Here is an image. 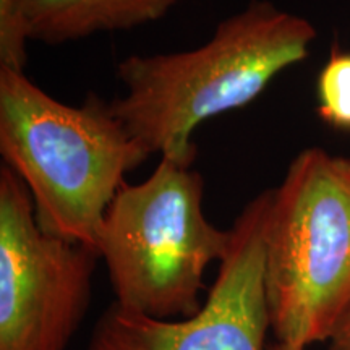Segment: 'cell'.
Returning <instances> with one entry per match:
<instances>
[{
    "label": "cell",
    "mask_w": 350,
    "mask_h": 350,
    "mask_svg": "<svg viewBox=\"0 0 350 350\" xmlns=\"http://www.w3.org/2000/svg\"><path fill=\"white\" fill-rule=\"evenodd\" d=\"M317 36L304 16L250 0L203 46L122 60L117 77L125 94L109 107L148 156L191 165L195 130L256 100L275 77L308 59Z\"/></svg>",
    "instance_id": "1"
},
{
    "label": "cell",
    "mask_w": 350,
    "mask_h": 350,
    "mask_svg": "<svg viewBox=\"0 0 350 350\" xmlns=\"http://www.w3.org/2000/svg\"><path fill=\"white\" fill-rule=\"evenodd\" d=\"M0 154L25 182L42 230L94 248L130 170L148 159L109 103H60L23 70L0 65ZM98 252V250H96Z\"/></svg>",
    "instance_id": "2"
},
{
    "label": "cell",
    "mask_w": 350,
    "mask_h": 350,
    "mask_svg": "<svg viewBox=\"0 0 350 350\" xmlns=\"http://www.w3.org/2000/svg\"><path fill=\"white\" fill-rule=\"evenodd\" d=\"M203 196V175L170 157L146 180L122 183L96 243L117 305L156 319L200 312L204 273L232 242V229L209 222Z\"/></svg>",
    "instance_id": "3"
},
{
    "label": "cell",
    "mask_w": 350,
    "mask_h": 350,
    "mask_svg": "<svg viewBox=\"0 0 350 350\" xmlns=\"http://www.w3.org/2000/svg\"><path fill=\"white\" fill-rule=\"evenodd\" d=\"M265 288L275 342H327L350 301V157L306 148L271 188Z\"/></svg>",
    "instance_id": "4"
},
{
    "label": "cell",
    "mask_w": 350,
    "mask_h": 350,
    "mask_svg": "<svg viewBox=\"0 0 350 350\" xmlns=\"http://www.w3.org/2000/svg\"><path fill=\"white\" fill-rule=\"evenodd\" d=\"M98 252L42 230L25 182L0 167V350H67L91 301Z\"/></svg>",
    "instance_id": "5"
},
{
    "label": "cell",
    "mask_w": 350,
    "mask_h": 350,
    "mask_svg": "<svg viewBox=\"0 0 350 350\" xmlns=\"http://www.w3.org/2000/svg\"><path fill=\"white\" fill-rule=\"evenodd\" d=\"M271 190L242 209L229 252L200 312L156 319L113 301L91 332L88 350H268L271 331L265 288V230Z\"/></svg>",
    "instance_id": "6"
},
{
    "label": "cell",
    "mask_w": 350,
    "mask_h": 350,
    "mask_svg": "<svg viewBox=\"0 0 350 350\" xmlns=\"http://www.w3.org/2000/svg\"><path fill=\"white\" fill-rule=\"evenodd\" d=\"M178 0H16L28 41L64 44L152 23Z\"/></svg>",
    "instance_id": "7"
},
{
    "label": "cell",
    "mask_w": 350,
    "mask_h": 350,
    "mask_svg": "<svg viewBox=\"0 0 350 350\" xmlns=\"http://www.w3.org/2000/svg\"><path fill=\"white\" fill-rule=\"evenodd\" d=\"M317 112L327 126L350 133V52L334 49L319 70Z\"/></svg>",
    "instance_id": "8"
},
{
    "label": "cell",
    "mask_w": 350,
    "mask_h": 350,
    "mask_svg": "<svg viewBox=\"0 0 350 350\" xmlns=\"http://www.w3.org/2000/svg\"><path fill=\"white\" fill-rule=\"evenodd\" d=\"M26 38L16 0H0V65L23 70L26 65Z\"/></svg>",
    "instance_id": "9"
},
{
    "label": "cell",
    "mask_w": 350,
    "mask_h": 350,
    "mask_svg": "<svg viewBox=\"0 0 350 350\" xmlns=\"http://www.w3.org/2000/svg\"><path fill=\"white\" fill-rule=\"evenodd\" d=\"M327 350H350V301L327 339Z\"/></svg>",
    "instance_id": "10"
},
{
    "label": "cell",
    "mask_w": 350,
    "mask_h": 350,
    "mask_svg": "<svg viewBox=\"0 0 350 350\" xmlns=\"http://www.w3.org/2000/svg\"><path fill=\"white\" fill-rule=\"evenodd\" d=\"M268 350H305L304 347H297V345H287L281 342H274L268 345Z\"/></svg>",
    "instance_id": "11"
}]
</instances>
